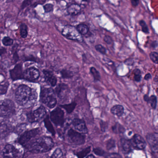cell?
I'll use <instances>...</instances> for the list:
<instances>
[{"label": "cell", "mask_w": 158, "mask_h": 158, "mask_svg": "<svg viewBox=\"0 0 158 158\" xmlns=\"http://www.w3.org/2000/svg\"><path fill=\"white\" fill-rule=\"evenodd\" d=\"M95 48L97 51L98 52H99L101 53V54H103V55H105V54H106L107 50H106V48L103 46H102V45H100V44L96 45L95 47Z\"/></svg>", "instance_id": "8d00e7d4"}, {"label": "cell", "mask_w": 158, "mask_h": 158, "mask_svg": "<svg viewBox=\"0 0 158 158\" xmlns=\"http://www.w3.org/2000/svg\"><path fill=\"white\" fill-rule=\"evenodd\" d=\"M146 138L152 152H157L158 151V133H152L148 134Z\"/></svg>", "instance_id": "5bb4252c"}, {"label": "cell", "mask_w": 158, "mask_h": 158, "mask_svg": "<svg viewBox=\"0 0 158 158\" xmlns=\"http://www.w3.org/2000/svg\"><path fill=\"white\" fill-rule=\"evenodd\" d=\"M2 43L5 46H10L13 44L14 40L10 37L6 36L3 38L2 40Z\"/></svg>", "instance_id": "d6a6232c"}, {"label": "cell", "mask_w": 158, "mask_h": 158, "mask_svg": "<svg viewBox=\"0 0 158 158\" xmlns=\"http://www.w3.org/2000/svg\"><path fill=\"white\" fill-rule=\"evenodd\" d=\"M121 145L122 149L125 153L128 154L132 152V147L129 139L125 138L121 139Z\"/></svg>", "instance_id": "ac0fdd59"}, {"label": "cell", "mask_w": 158, "mask_h": 158, "mask_svg": "<svg viewBox=\"0 0 158 158\" xmlns=\"http://www.w3.org/2000/svg\"><path fill=\"white\" fill-rule=\"evenodd\" d=\"M77 29L81 35H86L88 33L89 28L86 25L80 24L76 27Z\"/></svg>", "instance_id": "cb8c5ba5"}, {"label": "cell", "mask_w": 158, "mask_h": 158, "mask_svg": "<svg viewBox=\"0 0 158 158\" xmlns=\"http://www.w3.org/2000/svg\"><path fill=\"white\" fill-rule=\"evenodd\" d=\"M54 92L60 99L64 100L68 98L71 90L68 85L64 83H60L56 87Z\"/></svg>", "instance_id": "30bf717a"}, {"label": "cell", "mask_w": 158, "mask_h": 158, "mask_svg": "<svg viewBox=\"0 0 158 158\" xmlns=\"http://www.w3.org/2000/svg\"><path fill=\"white\" fill-rule=\"evenodd\" d=\"M93 152L95 154L99 156H104L106 153L103 149L99 148H95L93 149Z\"/></svg>", "instance_id": "74e56055"}, {"label": "cell", "mask_w": 158, "mask_h": 158, "mask_svg": "<svg viewBox=\"0 0 158 158\" xmlns=\"http://www.w3.org/2000/svg\"><path fill=\"white\" fill-rule=\"evenodd\" d=\"M91 152V147H87L85 148L82 150L81 151L77 152L76 155L78 158H84L86 157Z\"/></svg>", "instance_id": "d4e9b609"}, {"label": "cell", "mask_w": 158, "mask_h": 158, "mask_svg": "<svg viewBox=\"0 0 158 158\" xmlns=\"http://www.w3.org/2000/svg\"><path fill=\"white\" fill-rule=\"evenodd\" d=\"M67 136L69 142L73 145H83L85 142V136L72 128L68 130Z\"/></svg>", "instance_id": "8992f818"}, {"label": "cell", "mask_w": 158, "mask_h": 158, "mask_svg": "<svg viewBox=\"0 0 158 158\" xmlns=\"http://www.w3.org/2000/svg\"><path fill=\"white\" fill-rule=\"evenodd\" d=\"M67 12L70 15L76 16L81 12V7L77 4H73L67 8Z\"/></svg>", "instance_id": "d6986e66"}, {"label": "cell", "mask_w": 158, "mask_h": 158, "mask_svg": "<svg viewBox=\"0 0 158 158\" xmlns=\"http://www.w3.org/2000/svg\"><path fill=\"white\" fill-rule=\"evenodd\" d=\"M20 35L23 38H26L27 37L28 34L27 27L25 24H22L20 26Z\"/></svg>", "instance_id": "4316f807"}, {"label": "cell", "mask_w": 158, "mask_h": 158, "mask_svg": "<svg viewBox=\"0 0 158 158\" xmlns=\"http://www.w3.org/2000/svg\"><path fill=\"white\" fill-rule=\"evenodd\" d=\"M50 119L55 125L62 127L65 121L64 112L59 107L56 108L51 112Z\"/></svg>", "instance_id": "ba28073f"}, {"label": "cell", "mask_w": 158, "mask_h": 158, "mask_svg": "<svg viewBox=\"0 0 158 158\" xmlns=\"http://www.w3.org/2000/svg\"><path fill=\"white\" fill-rule=\"evenodd\" d=\"M126 64H127L128 65H132V64H133V60H130V59H128V60H126L124 62Z\"/></svg>", "instance_id": "f6af8a7d"}, {"label": "cell", "mask_w": 158, "mask_h": 158, "mask_svg": "<svg viewBox=\"0 0 158 158\" xmlns=\"http://www.w3.org/2000/svg\"><path fill=\"white\" fill-rule=\"evenodd\" d=\"M40 73L35 67H30L26 69L23 73V78L28 81H34L39 78Z\"/></svg>", "instance_id": "4fadbf2b"}, {"label": "cell", "mask_w": 158, "mask_h": 158, "mask_svg": "<svg viewBox=\"0 0 158 158\" xmlns=\"http://www.w3.org/2000/svg\"><path fill=\"white\" fill-rule=\"evenodd\" d=\"M53 8H54V6H53V4H51V3H48V4H46V5L43 6L44 11L46 13L52 11L53 10Z\"/></svg>", "instance_id": "ab89813d"}, {"label": "cell", "mask_w": 158, "mask_h": 158, "mask_svg": "<svg viewBox=\"0 0 158 158\" xmlns=\"http://www.w3.org/2000/svg\"><path fill=\"white\" fill-rule=\"evenodd\" d=\"M152 75L150 73H148L146 74V75L144 77V79L146 80H149V79H151Z\"/></svg>", "instance_id": "bcb514c9"}, {"label": "cell", "mask_w": 158, "mask_h": 158, "mask_svg": "<svg viewBox=\"0 0 158 158\" xmlns=\"http://www.w3.org/2000/svg\"><path fill=\"white\" fill-rule=\"evenodd\" d=\"M139 0H131V4L134 7H136L139 3Z\"/></svg>", "instance_id": "7bdbcfd3"}, {"label": "cell", "mask_w": 158, "mask_h": 158, "mask_svg": "<svg viewBox=\"0 0 158 158\" xmlns=\"http://www.w3.org/2000/svg\"><path fill=\"white\" fill-rule=\"evenodd\" d=\"M5 52H6V49H5V48H2V49H0V55H2V54L5 53Z\"/></svg>", "instance_id": "681fc988"}, {"label": "cell", "mask_w": 158, "mask_h": 158, "mask_svg": "<svg viewBox=\"0 0 158 158\" xmlns=\"http://www.w3.org/2000/svg\"><path fill=\"white\" fill-rule=\"evenodd\" d=\"M9 1H10V0H9ZM10 1H11V0H10Z\"/></svg>", "instance_id": "f5cc1de1"}, {"label": "cell", "mask_w": 158, "mask_h": 158, "mask_svg": "<svg viewBox=\"0 0 158 158\" xmlns=\"http://www.w3.org/2000/svg\"><path fill=\"white\" fill-rule=\"evenodd\" d=\"M47 112L45 107L40 106L39 108L27 114V119L30 123H36L40 122L47 114Z\"/></svg>", "instance_id": "52a82bcc"}, {"label": "cell", "mask_w": 158, "mask_h": 158, "mask_svg": "<svg viewBox=\"0 0 158 158\" xmlns=\"http://www.w3.org/2000/svg\"><path fill=\"white\" fill-rule=\"evenodd\" d=\"M90 72L92 75L93 76L95 81H99L101 78V76L99 72L94 67L90 68Z\"/></svg>", "instance_id": "484cf974"}, {"label": "cell", "mask_w": 158, "mask_h": 158, "mask_svg": "<svg viewBox=\"0 0 158 158\" xmlns=\"http://www.w3.org/2000/svg\"><path fill=\"white\" fill-rule=\"evenodd\" d=\"M16 108L13 102L10 100H5L0 104V116L3 118H10L15 114Z\"/></svg>", "instance_id": "277c9868"}, {"label": "cell", "mask_w": 158, "mask_h": 158, "mask_svg": "<svg viewBox=\"0 0 158 158\" xmlns=\"http://www.w3.org/2000/svg\"><path fill=\"white\" fill-rule=\"evenodd\" d=\"M54 145L53 139L48 136H42L37 139L27 146L30 152L34 153L48 152L53 148Z\"/></svg>", "instance_id": "7a4b0ae2"}, {"label": "cell", "mask_w": 158, "mask_h": 158, "mask_svg": "<svg viewBox=\"0 0 158 158\" xmlns=\"http://www.w3.org/2000/svg\"><path fill=\"white\" fill-rule=\"evenodd\" d=\"M3 155L4 157L8 158H20L23 156L19 150L11 144L5 146L3 150Z\"/></svg>", "instance_id": "7c38bea8"}, {"label": "cell", "mask_w": 158, "mask_h": 158, "mask_svg": "<svg viewBox=\"0 0 158 158\" xmlns=\"http://www.w3.org/2000/svg\"><path fill=\"white\" fill-rule=\"evenodd\" d=\"M76 105L77 103L74 102H72V103H69V104L60 105V107L64 109L67 112V113L71 114L75 109Z\"/></svg>", "instance_id": "603a6c76"}, {"label": "cell", "mask_w": 158, "mask_h": 158, "mask_svg": "<svg viewBox=\"0 0 158 158\" xmlns=\"http://www.w3.org/2000/svg\"><path fill=\"white\" fill-rule=\"evenodd\" d=\"M23 73L22 65L18 64L10 71L11 78L13 81L23 78Z\"/></svg>", "instance_id": "2e32d148"}, {"label": "cell", "mask_w": 158, "mask_h": 158, "mask_svg": "<svg viewBox=\"0 0 158 158\" xmlns=\"http://www.w3.org/2000/svg\"><path fill=\"white\" fill-rule=\"evenodd\" d=\"M72 124L75 129L83 134H87L88 128L85 121L79 118H74L72 121Z\"/></svg>", "instance_id": "9a60e30c"}, {"label": "cell", "mask_w": 158, "mask_h": 158, "mask_svg": "<svg viewBox=\"0 0 158 158\" xmlns=\"http://www.w3.org/2000/svg\"><path fill=\"white\" fill-rule=\"evenodd\" d=\"M124 111L123 107L121 105H115L113 106L110 109V112L114 115L118 117H121Z\"/></svg>", "instance_id": "44dd1931"}, {"label": "cell", "mask_w": 158, "mask_h": 158, "mask_svg": "<svg viewBox=\"0 0 158 158\" xmlns=\"http://www.w3.org/2000/svg\"><path fill=\"white\" fill-rule=\"evenodd\" d=\"M130 141L132 148L135 149L143 150L147 146V143L145 139L138 134H135Z\"/></svg>", "instance_id": "8fae6325"}, {"label": "cell", "mask_w": 158, "mask_h": 158, "mask_svg": "<svg viewBox=\"0 0 158 158\" xmlns=\"http://www.w3.org/2000/svg\"><path fill=\"white\" fill-rule=\"evenodd\" d=\"M63 156V153L61 149L58 148L55 150L51 157L53 158H60L62 157Z\"/></svg>", "instance_id": "e575fe53"}, {"label": "cell", "mask_w": 158, "mask_h": 158, "mask_svg": "<svg viewBox=\"0 0 158 158\" xmlns=\"http://www.w3.org/2000/svg\"><path fill=\"white\" fill-rule=\"evenodd\" d=\"M11 128L5 122H0V138L4 137L10 132Z\"/></svg>", "instance_id": "ffe728a7"}, {"label": "cell", "mask_w": 158, "mask_h": 158, "mask_svg": "<svg viewBox=\"0 0 158 158\" xmlns=\"http://www.w3.org/2000/svg\"><path fill=\"white\" fill-rule=\"evenodd\" d=\"M83 1L85 2H89L90 0H83Z\"/></svg>", "instance_id": "816d5d0a"}, {"label": "cell", "mask_w": 158, "mask_h": 158, "mask_svg": "<svg viewBox=\"0 0 158 158\" xmlns=\"http://www.w3.org/2000/svg\"><path fill=\"white\" fill-rule=\"evenodd\" d=\"M62 78L64 79H68V78H71L73 76V74L72 71L69 70H66V69H63L60 72Z\"/></svg>", "instance_id": "83f0119b"}, {"label": "cell", "mask_w": 158, "mask_h": 158, "mask_svg": "<svg viewBox=\"0 0 158 158\" xmlns=\"http://www.w3.org/2000/svg\"><path fill=\"white\" fill-rule=\"evenodd\" d=\"M148 103H150L152 109L155 110L157 107V99L155 95H152L149 98Z\"/></svg>", "instance_id": "f546056e"}, {"label": "cell", "mask_w": 158, "mask_h": 158, "mask_svg": "<svg viewBox=\"0 0 158 158\" xmlns=\"http://www.w3.org/2000/svg\"><path fill=\"white\" fill-rule=\"evenodd\" d=\"M34 1V0H24L22 3V9H24L28 7Z\"/></svg>", "instance_id": "60d3db41"}, {"label": "cell", "mask_w": 158, "mask_h": 158, "mask_svg": "<svg viewBox=\"0 0 158 158\" xmlns=\"http://www.w3.org/2000/svg\"><path fill=\"white\" fill-rule=\"evenodd\" d=\"M139 25L140 26L142 29V31L145 34H148L149 33L148 27L146 24V22L143 20H141L139 22Z\"/></svg>", "instance_id": "836d02e7"}, {"label": "cell", "mask_w": 158, "mask_h": 158, "mask_svg": "<svg viewBox=\"0 0 158 158\" xmlns=\"http://www.w3.org/2000/svg\"><path fill=\"white\" fill-rule=\"evenodd\" d=\"M103 40L107 44H109V45L112 44L113 42V40L111 37L109 35H105L103 38Z\"/></svg>", "instance_id": "b9f144b4"}, {"label": "cell", "mask_w": 158, "mask_h": 158, "mask_svg": "<svg viewBox=\"0 0 158 158\" xmlns=\"http://www.w3.org/2000/svg\"><path fill=\"white\" fill-rule=\"evenodd\" d=\"M157 45H158V43H157V41H153L151 44V46L153 48H156L157 47Z\"/></svg>", "instance_id": "c3c4849f"}, {"label": "cell", "mask_w": 158, "mask_h": 158, "mask_svg": "<svg viewBox=\"0 0 158 158\" xmlns=\"http://www.w3.org/2000/svg\"><path fill=\"white\" fill-rule=\"evenodd\" d=\"M40 101L50 109H53L57 103L55 93L52 88H42L40 94Z\"/></svg>", "instance_id": "3957f363"}, {"label": "cell", "mask_w": 158, "mask_h": 158, "mask_svg": "<svg viewBox=\"0 0 158 158\" xmlns=\"http://www.w3.org/2000/svg\"><path fill=\"white\" fill-rule=\"evenodd\" d=\"M115 147V140L113 139H109L106 143V148L108 150L113 149Z\"/></svg>", "instance_id": "d590c367"}, {"label": "cell", "mask_w": 158, "mask_h": 158, "mask_svg": "<svg viewBox=\"0 0 158 158\" xmlns=\"http://www.w3.org/2000/svg\"><path fill=\"white\" fill-rule=\"evenodd\" d=\"M113 131L114 133H123L125 131V129L123 127V126L121 125L120 124L116 123L115 125L113 126L112 128Z\"/></svg>", "instance_id": "f1b7e54d"}, {"label": "cell", "mask_w": 158, "mask_h": 158, "mask_svg": "<svg viewBox=\"0 0 158 158\" xmlns=\"http://www.w3.org/2000/svg\"><path fill=\"white\" fill-rule=\"evenodd\" d=\"M40 133L39 128L31 129L25 132L19 139V142L22 145H25L30 141V139L36 136Z\"/></svg>", "instance_id": "9c48e42d"}, {"label": "cell", "mask_w": 158, "mask_h": 158, "mask_svg": "<svg viewBox=\"0 0 158 158\" xmlns=\"http://www.w3.org/2000/svg\"><path fill=\"white\" fill-rule=\"evenodd\" d=\"M158 53L157 52H151L149 54L150 58L151 60L154 63L156 64H158Z\"/></svg>", "instance_id": "f35d334b"}, {"label": "cell", "mask_w": 158, "mask_h": 158, "mask_svg": "<svg viewBox=\"0 0 158 158\" xmlns=\"http://www.w3.org/2000/svg\"><path fill=\"white\" fill-rule=\"evenodd\" d=\"M9 86V82H6L4 84H0V96L4 95L7 93Z\"/></svg>", "instance_id": "4dcf8cb0"}, {"label": "cell", "mask_w": 158, "mask_h": 158, "mask_svg": "<svg viewBox=\"0 0 158 158\" xmlns=\"http://www.w3.org/2000/svg\"><path fill=\"white\" fill-rule=\"evenodd\" d=\"M44 123H45V126L46 127L47 129H48V131L52 135H55V131L54 130V127L51 122L50 120L49 119V117L48 115L46 117V118L44 119Z\"/></svg>", "instance_id": "7402d4cb"}, {"label": "cell", "mask_w": 158, "mask_h": 158, "mask_svg": "<svg viewBox=\"0 0 158 158\" xmlns=\"http://www.w3.org/2000/svg\"><path fill=\"white\" fill-rule=\"evenodd\" d=\"M86 158H96V157H95V156H94V155H93V154H90V155H88L87 156H86Z\"/></svg>", "instance_id": "f907efd6"}, {"label": "cell", "mask_w": 158, "mask_h": 158, "mask_svg": "<svg viewBox=\"0 0 158 158\" xmlns=\"http://www.w3.org/2000/svg\"><path fill=\"white\" fill-rule=\"evenodd\" d=\"M106 125H108L106 124V123L101 121V122L100 123V126L101 127V129L102 131H104L106 130L105 127H104V126Z\"/></svg>", "instance_id": "ee69618b"}, {"label": "cell", "mask_w": 158, "mask_h": 158, "mask_svg": "<svg viewBox=\"0 0 158 158\" xmlns=\"http://www.w3.org/2000/svg\"><path fill=\"white\" fill-rule=\"evenodd\" d=\"M43 72L46 82L51 86H55L57 85V78L53 73L46 70H44Z\"/></svg>", "instance_id": "e0dca14e"}, {"label": "cell", "mask_w": 158, "mask_h": 158, "mask_svg": "<svg viewBox=\"0 0 158 158\" xmlns=\"http://www.w3.org/2000/svg\"><path fill=\"white\" fill-rule=\"evenodd\" d=\"M62 35L70 40L82 42L83 38L82 35L78 32L76 27L73 26L67 25L64 27L62 31Z\"/></svg>", "instance_id": "5b68a950"}, {"label": "cell", "mask_w": 158, "mask_h": 158, "mask_svg": "<svg viewBox=\"0 0 158 158\" xmlns=\"http://www.w3.org/2000/svg\"><path fill=\"white\" fill-rule=\"evenodd\" d=\"M149 97L148 96V95H145L143 97V99H144V101L147 103H148L149 101Z\"/></svg>", "instance_id": "7dc6e473"}, {"label": "cell", "mask_w": 158, "mask_h": 158, "mask_svg": "<svg viewBox=\"0 0 158 158\" xmlns=\"http://www.w3.org/2000/svg\"><path fill=\"white\" fill-rule=\"evenodd\" d=\"M133 73L134 74V80L137 82H140L141 79V72L140 70L139 69H135Z\"/></svg>", "instance_id": "1f68e13d"}, {"label": "cell", "mask_w": 158, "mask_h": 158, "mask_svg": "<svg viewBox=\"0 0 158 158\" xmlns=\"http://www.w3.org/2000/svg\"><path fill=\"white\" fill-rule=\"evenodd\" d=\"M37 97L36 91L26 85H21L15 91V100L21 106H25L29 102L34 103Z\"/></svg>", "instance_id": "6da1fadb"}]
</instances>
